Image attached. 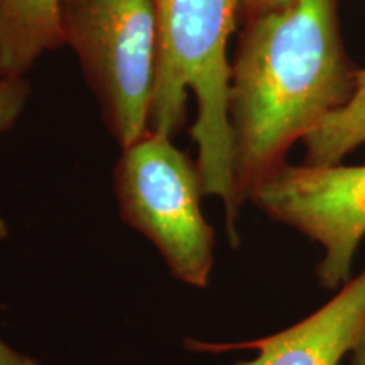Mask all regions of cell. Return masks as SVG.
Here are the masks:
<instances>
[{
	"label": "cell",
	"instance_id": "cell-1",
	"mask_svg": "<svg viewBox=\"0 0 365 365\" xmlns=\"http://www.w3.org/2000/svg\"><path fill=\"white\" fill-rule=\"evenodd\" d=\"M354 86L339 0H291L247 16L228 88L239 207L284 166L296 140L349 100Z\"/></svg>",
	"mask_w": 365,
	"mask_h": 365
},
{
	"label": "cell",
	"instance_id": "cell-2",
	"mask_svg": "<svg viewBox=\"0 0 365 365\" xmlns=\"http://www.w3.org/2000/svg\"><path fill=\"white\" fill-rule=\"evenodd\" d=\"M242 0H156L158 41L150 130L175 137L188 115L190 93L196 102L191 139L198 148L205 195L225 205L228 234L235 239V196L228 88L232 63L228 41L235 31Z\"/></svg>",
	"mask_w": 365,
	"mask_h": 365
},
{
	"label": "cell",
	"instance_id": "cell-3",
	"mask_svg": "<svg viewBox=\"0 0 365 365\" xmlns=\"http://www.w3.org/2000/svg\"><path fill=\"white\" fill-rule=\"evenodd\" d=\"M58 19L108 132L120 149L134 144L150 130L156 0H59Z\"/></svg>",
	"mask_w": 365,
	"mask_h": 365
},
{
	"label": "cell",
	"instance_id": "cell-4",
	"mask_svg": "<svg viewBox=\"0 0 365 365\" xmlns=\"http://www.w3.org/2000/svg\"><path fill=\"white\" fill-rule=\"evenodd\" d=\"M113 180L124 222L156 245L178 279L207 286L215 235L202 212L205 190L196 163L173 137L149 130L122 149Z\"/></svg>",
	"mask_w": 365,
	"mask_h": 365
},
{
	"label": "cell",
	"instance_id": "cell-5",
	"mask_svg": "<svg viewBox=\"0 0 365 365\" xmlns=\"http://www.w3.org/2000/svg\"><path fill=\"white\" fill-rule=\"evenodd\" d=\"M250 200L266 215L322 245L325 257L317 266L319 284L340 289L349 281L365 237V164H284L254 190Z\"/></svg>",
	"mask_w": 365,
	"mask_h": 365
},
{
	"label": "cell",
	"instance_id": "cell-6",
	"mask_svg": "<svg viewBox=\"0 0 365 365\" xmlns=\"http://www.w3.org/2000/svg\"><path fill=\"white\" fill-rule=\"evenodd\" d=\"M365 322V271L349 279L335 298L279 333L240 345L195 344V349H255L257 357L237 365H339Z\"/></svg>",
	"mask_w": 365,
	"mask_h": 365
},
{
	"label": "cell",
	"instance_id": "cell-7",
	"mask_svg": "<svg viewBox=\"0 0 365 365\" xmlns=\"http://www.w3.org/2000/svg\"><path fill=\"white\" fill-rule=\"evenodd\" d=\"M59 0H0V78H26L46 53L61 48Z\"/></svg>",
	"mask_w": 365,
	"mask_h": 365
},
{
	"label": "cell",
	"instance_id": "cell-8",
	"mask_svg": "<svg viewBox=\"0 0 365 365\" xmlns=\"http://www.w3.org/2000/svg\"><path fill=\"white\" fill-rule=\"evenodd\" d=\"M304 163L314 166L340 164L365 144V70L355 71V86L349 100L303 139Z\"/></svg>",
	"mask_w": 365,
	"mask_h": 365
},
{
	"label": "cell",
	"instance_id": "cell-9",
	"mask_svg": "<svg viewBox=\"0 0 365 365\" xmlns=\"http://www.w3.org/2000/svg\"><path fill=\"white\" fill-rule=\"evenodd\" d=\"M31 97V83L26 78H0V135L17 124Z\"/></svg>",
	"mask_w": 365,
	"mask_h": 365
},
{
	"label": "cell",
	"instance_id": "cell-10",
	"mask_svg": "<svg viewBox=\"0 0 365 365\" xmlns=\"http://www.w3.org/2000/svg\"><path fill=\"white\" fill-rule=\"evenodd\" d=\"M0 365H38V362L0 341Z\"/></svg>",
	"mask_w": 365,
	"mask_h": 365
},
{
	"label": "cell",
	"instance_id": "cell-11",
	"mask_svg": "<svg viewBox=\"0 0 365 365\" xmlns=\"http://www.w3.org/2000/svg\"><path fill=\"white\" fill-rule=\"evenodd\" d=\"M286 2H291V0H242V11L245 12V16H250L254 12L281 6Z\"/></svg>",
	"mask_w": 365,
	"mask_h": 365
},
{
	"label": "cell",
	"instance_id": "cell-12",
	"mask_svg": "<svg viewBox=\"0 0 365 365\" xmlns=\"http://www.w3.org/2000/svg\"><path fill=\"white\" fill-rule=\"evenodd\" d=\"M350 352H352V365H365V322L355 336Z\"/></svg>",
	"mask_w": 365,
	"mask_h": 365
},
{
	"label": "cell",
	"instance_id": "cell-13",
	"mask_svg": "<svg viewBox=\"0 0 365 365\" xmlns=\"http://www.w3.org/2000/svg\"><path fill=\"white\" fill-rule=\"evenodd\" d=\"M7 225H6V222L2 220V218H0V240H4L7 237Z\"/></svg>",
	"mask_w": 365,
	"mask_h": 365
}]
</instances>
